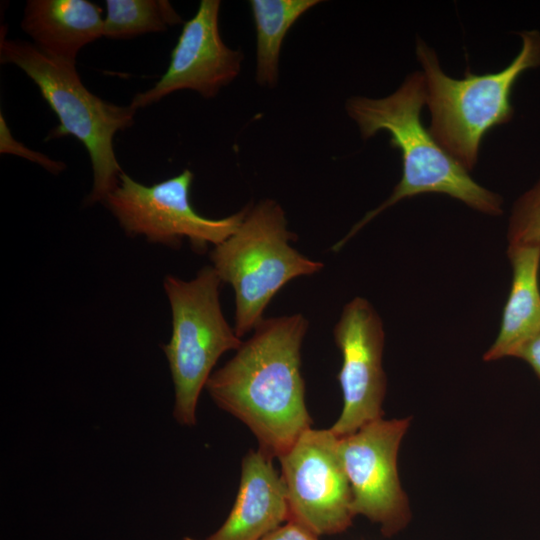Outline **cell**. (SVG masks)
I'll return each mask as SVG.
<instances>
[{
  "label": "cell",
  "instance_id": "12",
  "mask_svg": "<svg viewBox=\"0 0 540 540\" xmlns=\"http://www.w3.org/2000/svg\"><path fill=\"white\" fill-rule=\"evenodd\" d=\"M272 459L260 450L244 456L234 505L207 540H261L289 520L285 487Z\"/></svg>",
  "mask_w": 540,
  "mask_h": 540
},
{
  "label": "cell",
  "instance_id": "2",
  "mask_svg": "<svg viewBox=\"0 0 540 540\" xmlns=\"http://www.w3.org/2000/svg\"><path fill=\"white\" fill-rule=\"evenodd\" d=\"M426 105L422 72L409 74L392 94L379 99L354 96L345 108L359 127L363 139L383 130L402 158V176L391 195L369 211L349 233L332 246L340 250L350 238L377 215L397 202L424 193H442L481 213L502 214V197L478 184L469 172L433 138L421 121Z\"/></svg>",
  "mask_w": 540,
  "mask_h": 540
},
{
  "label": "cell",
  "instance_id": "4",
  "mask_svg": "<svg viewBox=\"0 0 540 540\" xmlns=\"http://www.w3.org/2000/svg\"><path fill=\"white\" fill-rule=\"evenodd\" d=\"M0 60L23 70L58 117L59 124L45 140L74 136L85 146L93 172L86 204L102 203L116 188L123 172L114 153L113 138L133 125L136 109L115 105L91 93L81 82L76 64L51 58L34 44L9 40L3 33Z\"/></svg>",
  "mask_w": 540,
  "mask_h": 540
},
{
  "label": "cell",
  "instance_id": "19",
  "mask_svg": "<svg viewBox=\"0 0 540 540\" xmlns=\"http://www.w3.org/2000/svg\"><path fill=\"white\" fill-rule=\"evenodd\" d=\"M261 540H319L318 535L304 526L289 520L285 525L279 526Z\"/></svg>",
  "mask_w": 540,
  "mask_h": 540
},
{
  "label": "cell",
  "instance_id": "3",
  "mask_svg": "<svg viewBox=\"0 0 540 540\" xmlns=\"http://www.w3.org/2000/svg\"><path fill=\"white\" fill-rule=\"evenodd\" d=\"M519 35L521 48L504 69L481 75L467 71L462 79L445 74L434 49L417 37L416 56L431 115L428 130L468 172L478 162L485 134L513 118L511 95L518 78L540 66V32L525 30Z\"/></svg>",
  "mask_w": 540,
  "mask_h": 540
},
{
  "label": "cell",
  "instance_id": "13",
  "mask_svg": "<svg viewBox=\"0 0 540 540\" xmlns=\"http://www.w3.org/2000/svg\"><path fill=\"white\" fill-rule=\"evenodd\" d=\"M21 28L45 55L76 64L81 48L103 37L104 19L87 0H29Z\"/></svg>",
  "mask_w": 540,
  "mask_h": 540
},
{
  "label": "cell",
  "instance_id": "7",
  "mask_svg": "<svg viewBox=\"0 0 540 540\" xmlns=\"http://www.w3.org/2000/svg\"><path fill=\"white\" fill-rule=\"evenodd\" d=\"M194 175L189 169L150 186L136 182L125 172L102 202L130 237L179 247L184 239L196 252L225 241L244 219L248 206L230 216L211 219L199 214L190 200Z\"/></svg>",
  "mask_w": 540,
  "mask_h": 540
},
{
  "label": "cell",
  "instance_id": "9",
  "mask_svg": "<svg viewBox=\"0 0 540 540\" xmlns=\"http://www.w3.org/2000/svg\"><path fill=\"white\" fill-rule=\"evenodd\" d=\"M410 418L383 417L339 437V453L350 483L353 511L378 523L386 536L406 526L409 504L397 469L401 441Z\"/></svg>",
  "mask_w": 540,
  "mask_h": 540
},
{
  "label": "cell",
  "instance_id": "20",
  "mask_svg": "<svg viewBox=\"0 0 540 540\" xmlns=\"http://www.w3.org/2000/svg\"><path fill=\"white\" fill-rule=\"evenodd\" d=\"M516 358L525 361L540 379V331L520 349Z\"/></svg>",
  "mask_w": 540,
  "mask_h": 540
},
{
  "label": "cell",
  "instance_id": "18",
  "mask_svg": "<svg viewBox=\"0 0 540 540\" xmlns=\"http://www.w3.org/2000/svg\"><path fill=\"white\" fill-rule=\"evenodd\" d=\"M0 152L24 157L39 164L52 174H59L66 168L65 163L53 160L38 151L29 149L17 141L12 136L2 114L0 117Z\"/></svg>",
  "mask_w": 540,
  "mask_h": 540
},
{
  "label": "cell",
  "instance_id": "5",
  "mask_svg": "<svg viewBox=\"0 0 540 540\" xmlns=\"http://www.w3.org/2000/svg\"><path fill=\"white\" fill-rule=\"evenodd\" d=\"M296 239L280 204L264 199L248 206L235 232L211 251L212 267L234 290V330L239 338L264 319L266 307L289 281L323 269L322 262L290 245Z\"/></svg>",
  "mask_w": 540,
  "mask_h": 540
},
{
  "label": "cell",
  "instance_id": "15",
  "mask_svg": "<svg viewBox=\"0 0 540 540\" xmlns=\"http://www.w3.org/2000/svg\"><path fill=\"white\" fill-rule=\"evenodd\" d=\"M257 38L256 80L273 87L278 81V63L283 40L292 25L318 0H251Z\"/></svg>",
  "mask_w": 540,
  "mask_h": 540
},
{
  "label": "cell",
  "instance_id": "8",
  "mask_svg": "<svg viewBox=\"0 0 540 540\" xmlns=\"http://www.w3.org/2000/svg\"><path fill=\"white\" fill-rule=\"evenodd\" d=\"M278 459L289 520L318 536L340 533L351 525L353 497L339 437L330 429L310 427Z\"/></svg>",
  "mask_w": 540,
  "mask_h": 540
},
{
  "label": "cell",
  "instance_id": "10",
  "mask_svg": "<svg viewBox=\"0 0 540 540\" xmlns=\"http://www.w3.org/2000/svg\"><path fill=\"white\" fill-rule=\"evenodd\" d=\"M333 337L342 357L337 378L343 407L329 429L337 437H343L382 417L386 393L385 332L373 305L358 296L344 305L333 328Z\"/></svg>",
  "mask_w": 540,
  "mask_h": 540
},
{
  "label": "cell",
  "instance_id": "1",
  "mask_svg": "<svg viewBox=\"0 0 540 540\" xmlns=\"http://www.w3.org/2000/svg\"><path fill=\"white\" fill-rule=\"evenodd\" d=\"M309 327L301 313L264 318L205 388L216 405L242 421L259 449L279 458L311 427L301 373Z\"/></svg>",
  "mask_w": 540,
  "mask_h": 540
},
{
  "label": "cell",
  "instance_id": "21",
  "mask_svg": "<svg viewBox=\"0 0 540 540\" xmlns=\"http://www.w3.org/2000/svg\"><path fill=\"white\" fill-rule=\"evenodd\" d=\"M183 540H193V539L187 537V538H184Z\"/></svg>",
  "mask_w": 540,
  "mask_h": 540
},
{
  "label": "cell",
  "instance_id": "14",
  "mask_svg": "<svg viewBox=\"0 0 540 540\" xmlns=\"http://www.w3.org/2000/svg\"><path fill=\"white\" fill-rule=\"evenodd\" d=\"M511 287L498 335L483 355L487 362L516 357L540 331V244L508 245Z\"/></svg>",
  "mask_w": 540,
  "mask_h": 540
},
{
  "label": "cell",
  "instance_id": "6",
  "mask_svg": "<svg viewBox=\"0 0 540 540\" xmlns=\"http://www.w3.org/2000/svg\"><path fill=\"white\" fill-rule=\"evenodd\" d=\"M221 283L212 266L201 268L188 281L172 275L164 278L172 333L162 348L175 389L173 415L181 425L196 424L199 396L213 367L224 353L238 350L243 343L224 317Z\"/></svg>",
  "mask_w": 540,
  "mask_h": 540
},
{
  "label": "cell",
  "instance_id": "17",
  "mask_svg": "<svg viewBox=\"0 0 540 540\" xmlns=\"http://www.w3.org/2000/svg\"><path fill=\"white\" fill-rule=\"evenodd\" d=\"M507 239L509 245L540 244V178L515 201Z\"/></svg>",
  "mask_w": 540,
  "mask_h": 540
},
{
  "label": "cell",
  "instance_id": "11",
  "mask_svg": "<svg viewBox=\"0 0 540 540\" xmlns=\"http://www.w3.org/2000/svg\"><path fill=\"white\" fill-rule=\"evenodd\" d=\"M220 1L202 0L171 52L166 72L153 87L136 94L130 105L144 108L178 90L214 97L239 74L243 55L223 42L218 26Z\"/></svg>",
  "mask_w": 540,
  "mask_h": 540
},
{
  "label": "cell",
  "instance_id": "16",
  "mask_svg": "<svg viewBox=\"0 0 540 540\" xmlns=\"http://www.w3.org/2000/svg\"><path fill=\"white\" fill-rule=\"evenodd\" d=\"M105 4L103 36L109 39L161 32L182 22L167 0H106Z\"/></svg>",
  "mask_w": 540,
  "mask_h": 540
}]
</instances>
